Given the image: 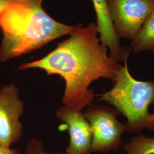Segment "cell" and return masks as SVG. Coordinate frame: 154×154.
Here are the masks:
<instances>
[{"label": "cell", "mask_w": 154, "mask_h": 154, "mask_svg": "<svg viewBox=\"0 0 154 154\" xmlns=\"http://www.w3.org/2000/svg\"><path fill=\"white\" fill-rule=\"evenodd\" d=\"M98 34L97 23L85 27L79 23L70 37L58 43L55 49L40 60L23 63L19 69H40L49 75L61 76L65 82L63 105L82 111L92 105L95 97L90 85L100 78L113 82L122 66L107 54V48Z\"/></svg>", "instance_id": "cell-1"}, {"label": "cell", "mask_w": 154, "mask_h": 154, "mask_svg": "<svg viewBox=\"0 0 154 154\" xmlns=\"http://www.w3.org/2000/svg\"><path fill=\"white\" fill-rule=\"evenodd\" d=\"M13 1V0H0V14Z\"/></svg>", "instance_id": "cell-13"}, {"label": "cell", "mask_w": 154, "mask_h": 154, "mask_svg": "<svg viewBox=\"0 0 154 154\" xmlns=\"http://www.w3.org/2000/svg\"><path fill=\"white\" fill-rule=\"evenodd\" d=\"M119 114L116 109L106 106L91 105L85 109L83 114L93 134L91 152H116L122 147V136L127 127L126 124L118 120Z\"/></svg>", "instance_id": "cell-4"}, {"label": "cell", "mask_w": 154, "mask_h": 154, "mask_svg": "<svg viewBox=\"0 0 154 154\" xmlns=\"http://www.w3.org/2000/svg\"><path fill=\"white\" fill-rule=\"evenodd\" d=\"M128 59L116 73L113 88L99 95L100 100L113 106L127 118L126 131L141 134L146 129L149 105L154 104V81H138L128 70Z\"/></svg>", "instance_id": "cell-3"}, {"label": "cell", "mask_w": 154, "mask_h": 154, "mask_svg": "<svg viewBox=\"0 0 154 154\" xmlns=\"http://www.w3.org/2000/svg\"><path fill=\"white\" fill-rule=\"evenodd\" d=\"M25 153V154H65L48 152L45 150L43 143L37 138H33L28 142Z\"/></svg>", "instance_id": "cell-11"}, {"label": "cell", "mask_w": 154, "mask_h": 154, "mask_svg": "<svg viewBox=\"0 0 154 154\" xmlns=\"http://www.w3.org/2000/svg\"><path fill=\"white\" fill-rule=\"evenodd\" d=\"M19 93L14 82L4 84L0 88V145L8 147L17 143L23 134L20 118L24 103Z\"/></svg>", "instance_id": "cell-6"}, {"label": "cell", "mask_w": 154, "mask_h": 154, "mask_svg": "<svg viewBox=\"0 0 154 154\" xmlns=\"http://www.w3.org/2000/svg\"><path fill=\"white\" fill-rule=\"evenodd\" d=\"M42 0L14 1L0 14L3 37L0 61L38 49L61 36L71 34L76 26L58 22L45 11Z\"/></svg>", "instance_id": "cell-2"}, {"label": "cell", "mask_w": 154, "mask_h": 154, "mask_svg": "<svg viewBox=\"0 0 154 154\" xmlns=\"http://www.w3.org/2000/svg\"><path fill=\"white\" fill-rule=\"evenodd\" d=\"M131 48L134 53L151 51L154 55V9L131 41Z\"/></svg>", "instance_id": "cell-9"}, {"label": "cell", "mask_w": 154, "mask_h": 154, "mask_svg": "<svg viewBox=\"0 0 154 154\" xmlns=\"http://www.w3.org/2000/svg\"><path fill=\"white\" fill-rule=\"evenodd\" d=\"M0 154H19L18 150L0 145Z\"/></svg>", "instance_id": "cell-12"}, {"label": "cell", "mask_w": 154, "mask_h": 154, "mask_svg": "<svg viewBox=\"0 0 154 154\" xmlns=\"http://www.w3.org/2000/svg\"><path fill=\"white\" fill-rule=\"evenodd\" d=\"M147 128L150 130H154V112L150 114L149 116Z\"/></svg>", "instance_id": "cell-14"}, {"label": "cell", "mask_w": 154, "mask_h": 154, "mask_svg": "<svg viewBox=\"0 0 154 154\" xmlns=\"http://www.w3.org/2000/svg\"><path fill=\"white\" fill-rule=\"evenodd\" d=\"M97 15V25L100 42L110 50V55L117 62L124 61L129 57L132 49L131 47L122 48L120 38L114 29L108 11L107 0H92Z\"/></svg>", "instance_id": "cell-8"}, {"label": "cell", "mask_w": 154, "mask_h": 154, "mask_svg": "<svg viewBox=\"0 0 154 154\" xmlns=\"http://www.w3.org/2000/svg\"><path fill=\"white\" fill-rule=\"evenodd\" d=\"M55 115L65 123L69 133L70 142L65 154H90L93 134L82 111L62 106L55 111Z\"/></svg>", "instance_id": "cell-7"}, {"label": "cell", "mask_w": 154, "mask_h": 154, "mask_svg": "<svg viewBox=\"0 0 154 154\" xmlns=\"http://www.w3.org/2000/svg\"><path fill=\"white\" fill-rule=\"evenodd\" d=\"M110 20L119 38L132 41L154 9V0H107Z\"/></svg>", "instance_id": "cell-5"}, {"label": "cell", "mask_w": 154, "mask_h": 154, "mask_svg": "<svg viewBox=\"0 0 154 154\" xmlns=\"http://www.w3.org/2000/svg\"><path fill=\"white\" fill-rule=\"evenodd\" d=\"M13 1H19V2H24V1H28V0H13Z\"/></svg>", "instance_id": "cell-15"}, {"label": "cell", "mask_w": 154, "mask_h": 154, "mask_svg": "<svg viewBox=\"0 0 154 154\" xmlns=\"http://www.w3.org/2000/svg\"><path fill=\"white\" fill-rule=\"evenodd\" d=\"M122 149L125 154H154V137L139 134L131 137Z\"/></svg>", "instance_id": "cell-10"}]
</instances>
